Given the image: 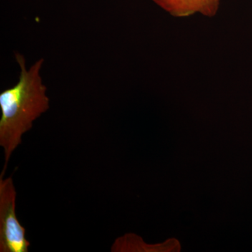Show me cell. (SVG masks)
Wrapping results in <instances>:
<instances>
[{
  "label": "cell",
  "mask_w": 252,
  "mask_h": 252,
  "mask_svg": "<svg viewBox=\"0 0 252 252\" xmlns=\"http://www.w3.org/2000/svg\"><path fill=\"white\" fill-rule=\"evenodd\" d=\"M15 57L21 68L19 80L0 94V146L4 149L5 161L1 176L4 175L11 155L22 143L23 135L49 109L46 87L40 76L44 60L39 59L27 69L24 56L16 54Z\"/></svg>",
  "instance_id": "cell-1"
},
{
  "label": "cell",
  "mask_w": 252,
  "mask_h": 252,
  "mask_svg": "<svg viewBox=\"0 0 252 252\" xmlns=\"http://www.w3.org/2000/svg\"><path fill=\"white\" fill-rule=\"evenodd\" d=\"M3 177L0 176V252H28L31 243L16 217L14 181Z\"/></svg>",
  "instance_id": "cell-2"
},
{
  "label": "cell",
  "mask_w": 252,
  "mask_h": 252,
  "mask_svg": "<svg viewBox=\"0 0 252 252\" xmlns=\"http://www.w3.org/2000/svg\"><path fill=\"white\" fill-rule=\"evenodd\" d=\"M160 9L177 18L195 14L213 17L220 8V0H152Z\"/></svg>",
  "instance_id": "cell-3"
},
{
  "label": "cell",
  "mask_w": 252,
  "mask_h": 252,
  "mask_svg": "<svg viewBox=\"0 0 252 252\" xmlns=\"http://www.w3.org/2000/svg\"><path fill=\"white\" fill-rule=\"evenodd\" d=\"M171 243L160 245H148L142 239L134 234H126L117 238L111 248V252H160L167 251Z\"/></svg>",
  "instance_id": "cell-4"
}]
</instances>
